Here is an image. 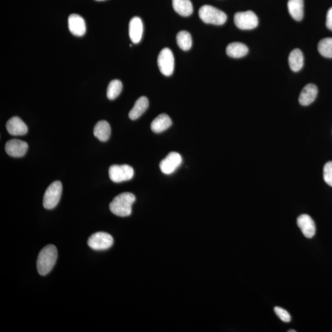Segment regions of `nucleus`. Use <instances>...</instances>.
Wrapping results in <instances>:
<instances>
[{"mask_svg":"<svg viewBox=\"0 0 332 332\" xmlns=\"http://www.w3.org/2000/svg\"><path fill=\"white\" fill-rule=\"evenodd\" d=\"M326 26L328 29L332 31V7L329 9L327 14V18H326Z\"/></svg>","mask_w":332,"mask_h":332,"instance_id":"nucleus-28","label":"nucleus"},{"mask_svg":"<svg viewBox=\"0 0 332 332\" xmlns=\"http://www.w3.org/2000/svg\"><path fill=\"white\" fill-rule=\"evenodd\" d=\"M8 132L12 135H24L28 132V127L20 118L14 117L8 121Z\"/></svg>","mask_w":332,"mask_h":332,"instance_id":"nucleus-13","label":"nucleus"},{"mask_svg":"<svg viewBox=\"0 0 332 332\" xmlns=\"http://www.w3.org/2000/svg\"><path fill=\"white\" fill-rule=\"evenodd\" d=\"M199 16L204 22L222 25L226 22L227 16L224 12L210 5H204L199 10Z\"/></svg>","mask_w":332,"mask_h":332,"instance_id":"nucleus-3","label":"nucleus"},{"mask_svg":"<svg viewBox=\"0 0 332 332\" xmlns=\"http://www.w3.org/2000/svg\"><path fill=\"white\" fill-rule=\"evenodd\" d=\"M94 135L100 141H107L111 135V127L107 121H99L94 127Z\"/></svg>","mask_w":332,"mask_h":332,"instance_id":"nucleus-19","label":"nucleus"},{"mask_svg":"<svg viewBox=\"0 0 332 332\" xmlns=\"http://www.w3.org/2000/svg\"><path fill=\"white\" fill-rule=\"evenodd\" d=\"M144 26L141 18L134 17L130 20L129 26V34L133 43L140 42L143 34Z\"/></svg>","mask_w":332,"mask_h":332,"instance_id":"nucleus-14","label":"nucleus"},{"mask_svg":"<svg viewBox=\"0 0 332 332\" xmlns=\"http://www.w3.org/2000/svg\"><path fill=\"white\" fill-rule=\"evenodd\" d=\"M123 85L120 80L115 79L113 80L109 83L107 88V95L108 99L109 100H114L116 98L119 96V95L122 91Z\"/></svg>","mask_w":332,"mask_h":332,"instance_id":"nucleus-24","label":"nucleus"},{"mask_svg":"<svg viewBox=\"0 0 332 332\" xmlns=\"http://www.w3.org/2000/svg\"><path fill=\"white\" fill-rule=\"evenodd\" d=\"M324 180L329 186H332V161H329L324 167Z\"/></svg>","mask_w":332,"mask_h":332,"instance_id":"nucleus-26","label":"nucleus"},{"mask_svg":"<svg viewBox=\"0 0 332 332\" xmlns=\"http://www.w3.org/2000/svg\"><path fill=\"white\" fill-rule=\"evenodd\" d=\"M318 48L323 57L332 58V38H325L320 41Z\"/></svg>","mask_w":332,"mask_h":332,"instance_id":"nucleus-25","label":"nucleus"},{"mask_svg":"<svg viewBox=\"0 0 332 332\" xmlns=\"http://www.w3.org/2000/svg\"><path fill=\"white\" fill-rule=\"evenodd\" d=\"M290 16L296 21H300L304 16L303 0H289L287 4Z\"/></svg>","mask_w":332,"mask_h":332,"instance_id":"nucleus-17","label":"nucleus"},{"mask_svg":"<svg viewBox=\"0 0 332 332\" xmlns=\"http://www.w3.org/2000/svg\"><path fill=\"white\" fill-rule=\"evenodd\" d=\"M62 185L60 181H55L47 188L43 198V206L46 209H52L60 201Z\"/></svg>","mask_w":332,"mask_h":332,"instance_id":"nucleus-4","label":"nucleus"},{"mask_svg":"<svg viewBox=\"0 0 332 332\" xmlns=\"http://www.w3.org/2000/svg\"><path fill=\"white\" fill-rule=\"evenodd\" d=\"M227 54L233 58H241L247 54L248 49L244 44L234 42L228 44L227 47Z\"/></svg>","mask_w":332,"mask_h":332,"instance_id":"nucleus-21","label":"nucleus"},{"mask_svg":"<svg viewBox=\"0 0 332 332\" xmlns=\"http://www.w3.org/2000/svg\"><path fill=\"white\" fill-rule=\"evenodd\" d=\"M174 10L183 17L190 16L193 11V8L190 0H173Z\"/></svg>","mask_w":332,"mask_h":332,"instance_id":"nucleus-22","label":"nucleus"},{"mask_svg":"<svg viewBox=\"0 0 332 332\" xmlns=\"http://www.w3.org/2000/svg\"><path fill=\"white\" fill-rule=\"evenodd\" d=\"M134 175V170L129 165H113L109 169V179L115 183L131 180Z\"/></svg>","mask_w":332,"mask_h":332,"instance_id":"nucleus-6","label":"nucleus"},{"mask_svg":"<svg viewBox=\"0 0 332 332\" xmlns=\"http://www.w3.org/2000/svg\"><path fill=\"white\" fill-rule=\"evenodd\" d=\"M27 150L28 144L18 139H12L7 142L5 145L6 152L14 158H20L24 156Z\"/></svg>","mask_w":332,"mask_h":332,"instance_id":"nucleus-10","label":"nucleus"},{"mask_svg":"<svg viewBox=\"0 0 332 332\" xmlns=\"http://www.w3.org/2000/svg\"><path fill=\"white\" fill-rule=\"evenodd\" d=\"M58 259L57 248L54 245L44 247L38 255L37 267L41 275H46L52 270Z\"/></svg>","mask_w":332,"mask_h":332,"instance_id":"nucleus-1","label":"nucleus"},{"mask_svg":"<svg viewBox=\"0 0 332 332\" xmlns=\"http://www.w3.org/2000/svg\"><path fill=\"white\" fill-rule=\"evenodd\" d=\"M318 90L316 85L308 84L303 88L299 96V103L301 105L308 106L315 100Z\"/></svg>","mask_w":332,"mask_h":332,"instance_id":"nucleus-15","label":"nucleus"},{"mask_svg":"<svg viewBox=\"0 0 332 332\" xmlns=\"http://www.w3.org/2000/svg\"><path fill=\"white\" fill-rule=\"evenodd\" d=\"M178 46L183 51H188L192 46L191 35L186 31H181L178 33L176 37Z\"/></svg>","mask_w":332,"mask_h":332,"instance_id":"nucleus-23","label":"nucleus"},{"mask_svg":"<svg viewBox=\"0 0 332 332\" xmlns=\"http://www.w3.org/2000/svg\"><path fill=\"white\" fill-rule=\"evenodd\" d=\"M160 72L163 75L170 76L173 73L175 66L174 57L170 49L164 48L160 52L158 58Z\"/></svg>","mask_w":332,"mask_h":332,"instance_id":"nucleus-8","label":"nucleus"},{"mask_svg":"<svg viewBox=\"0 0 332 332\" xmlns=\"http://www.w3.org/2000/svg\"><path fill=\"white\" fill-rule=\"evenodd\" d=\"M289 64L290 69L293 72H299L303 68L304 57L301 50L295 49L290 52L289 57Z\"/></svg>","mask_w":332,"mask_h":332,"instance_id":"nucleus-20","label":"nucleus"},{"mask_svg":"<svg viewBox=\"0 0 332 332\" xmlns=\"http://www.w3.org/2000/svg\"><path fill=\"white\" fill-rule=\"evenodd\" d=\"M234 21L237 27L246 31L256 28L259 25V19L252 11L238 12L234 17Z\"/></svg>","mask_w":332,"mask_h":332,"instance_id":"nucleus-5","label":"nucleus"},{"mask_svg":"<svg viewBox=\"0 0 332 332\" xmlns=\"http://www.w3.org/2000/svg\"><path fill=\"white\" fill-rule=\"evenodd\" d=\"M149 102L146 97L142 96L137 100L134 106L130 111L129 117L130 120H135L140 118L142 115L147 110Z\"/></svg>","mask_w":332,"mask_h":332,"instance_id":"nucleus-16","label":"nucleus"},{"mask_svg":"<svg viewBox=\"0 0 332 332\" xmlns=\"http://www.w3.org/2000/svg\"><path fill=\"white\" fill-rule=\"evenodd\" d=\"M274 312L282 321L284 322H289L291 321V316L288 311L283 309L281 307H276L274 308Z\"/></svg>","mask_w":332,"mask_h":332,"instance_id":"nucleus-27","label":"nucleus"},{"mask_svg":"<svg viewBox=\"0 0 332 332\" xmlns=\"http://www.w3.org/2000/svg\"><path fill=\"white\" fill-rule=\"evenodd\" d=\"M96 1H104V0H96Z\"/></svg>","mask_w":332,"mask_h":332,"instance_id":"nucleus-30","label":"nucleus"},{"mask_svg":"<svg viewBox=\"0 0 332 332\" xmlns=\"http://www.w3.org/2000/svg\"><path fill=\"white\" fill-rule=\"evenodd\" d=\"M88 244L95 251H104L114 244V238L105 232H98L92 235L88 239Z\"/></svg>","mask_w":332,"mask_h":332,"instance_id":"nucleus-7","label":"nucleus"},{"mask_svg":"<svg viewBox=\"0 0 332 332\" xmlns=\"http://www.w3.org/2000/svg\"><path fill=\"white\" fill-rule=\"evenodd\" d=\"M182 162V158L179 153L171 152L160 162V170L163 174L170 175L180 167Z\"/></svg>","mask_w":332,"mask_h":332,"instance_id":"nucleus-9","label":"nucleus"},{"mask_svg":"<svg viewBox=\"0 0 332 332\" xmlns=\"http://www.w3.org/2000/svg\"><path fill=\"white\" fill-rule=\"evenodd\" d=\"M297 225L302 233L307 238H312L316 234V225L312 218L307 214L299 216Z\"/></svg>","mask_w":332,"mask_h":332,"instance_id":"nucleus-11","label":"nucleus"},{"mask_svg":"<svg viewBox=\"0 0 332 332\" xmlns=\"http://www.w3.org/2000/svg\"><path fill=\"white\" fill-rule=\"evenodd\" d=\"M69 31L73 35L82 37L85 34L87 26L84 19L78 14H71L68 19Z\"/></svg>","mask_w":332,"mask_h":332,"instance_id":"nucleus-12","label":"nucleus"},{"mask_svg":"<svg viewBox=\"0 0 332 332\" xmlns=\"http://www.w3.org/2000/svg\"><path fill=\"white\" fill-rule=\"evenodd\" d=\"M172 125L171 118L166 114L158 116L151 124V129L154 132L161 133L170 128Z\"/></svg>","mask_w":332,"mask_h":332,"instance_id":"nucleus-18","label":"nucleus"},{"mask_svg":"<svg viewBox=\"0 0 332 332\" xmlns=\"http://www.w3.org/2000/svg\"><path fill=\"white\" fill-rule=\"evenodd\" d=\"M288 331L289 332H296V330H290Z\"/></svg>","mask_w":332,"mask_h":332,"instance_id":"nucleus-29","label":"nucleus"},{"mask_svg":"<svg viewBox=\"0 0 332 332\" xmlns=\"http://www.w3.org/2000/svg\"><path fill=\"white\" fill-rule=\"evenodd\" d=\"M135 201V196L131 192H123L114 199L109 204V209L116 215L127 217L131 214L132 204Z\"/></svg>","mask_w":332,"mask_h":332,"instance_id":"nucleus-2","label":"nucleus"}]
</instances>
